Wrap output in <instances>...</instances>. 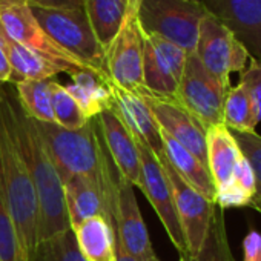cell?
I'll use <instances>...</instances> for the list:
<instances>
[{"mask_svg":"<svg viewBox=\"0 0 261 261\" xmlns=\"http://www.w3.org/2000/svg\"><path fill=\"white\" fill-rule=\"evenodd\" d=\"M0 114L20 154L34 185L39 206V244L71 230L63 181L37 130L36 120L30 118L16 94L0 83Z\"/></svg>","mask_w":261,"mask_h":261,"instance_id":"6da1fadb","label":"cell"},{"mask_svg":"<svg viewBox=\"0 0 261 261\" xmlns=\"http://www.w3.org/2000/svg\"><path fill=\"white\" fill-rule=\"evenodd\" d=\"M36 126L62 181L74 175L86 177L115 206L118 172L101 140L97 118L75 130L43 121H36Z\"/></svg>","mask_w":261,"mask_h":261,"instance_id":"7a4b0ae2","label":"cell"},{"mask_svg":"<svg viewBox=\"0 0 261 261\" xmlns=\"http://www.w3.org/2000/svg\"><path fill=\"white\" fill-rule=\"evenodd\" d=\"M0 186L30 261L39 247V206L28 169L0 114Z\"/></svg>","mask_w":261,"mask_h":261,"instance_id":"3957f363","label":"cell"},{"mask_svg":"<svg viewBox=\"0 0 261 261\" xmlns=\"http://www.w3.org/2000/svg\"><path fill=\"white\" fill-rule=\"evenodd\" d=\"M31 11L42 30L60 48L108 79L105 71V49L92 31L85 8L51 10L31 7Z\"/></svg>","mask_w":261,"mask_h":261,"instance_id":"277c9868","label":"cell"},{"mask_svg":"<svg viewBox=\"0 0 261 261\" xmlns=\"http://www.w3.org/2000/svg\"><path fill=\"white\" fill-rule=\"evenodd\" d=\"M206 14L203 2L192 0H140L136 11L143 33L159 36L188 54L195 51L200 23Z\"/></svg>","mask_w":261,"mask_h":261,"instance_id":"5b68a950","label":"cell"},{"mask_svg":"<svg viewBox=\"0 0 261 261\" xmlns=\"http://www.w3.org/2000/svg\"><path fill=\"white\" fill-rule=\"evenodd\" d=\"M229 89L203 66L195 53H189L174 100L207 129L223 124V105Z\"/></svg>","mask_w":261,"mask_h":261,"instance_id":"8992f818","label":"cell"},{"mask_svg":"<svg viewBox=\"0 0 261 261\" xmlns=\"http://www.w3.org/2000/svg\"><path fill=\"white\" fill-rule=\"evenodd\" d=\"M194 53L203 66L229 88L230 74L243 72L250 57L237 36L211 13L200 23Z\"/></svg>","mask_w":261,"mask_h":261,"instance_id":"52a82bcc","label":"cell"},{"mask_svg":"<svg viewBox=\"0 0 261 261\" xmlns=\"http://www.w3.org/2000/svg\"><path fill=\"white\" fill-rule=\"evenodd\" d=\"M105 71L109 82L126 91L143 86V33L136 11H129L118 34L105 49Z\"/></svg>","mask_w":261,"mask_h":261,"instance_id":"ba28073f","label":"cell"},{"mask_svg":"<svg viewBox=\"0 0 261 261\" xmlns=\"http://www.w3.org/2000/svg\"><path fill=\"white\" fill-rule=\"evenodd\" d=\"M0 27L14 42L57 62L69 69V74L77 69H91L79 59L60 48L37 23L31 7L27 2H2L0 4ZM94 71V69H91ZM98 74V72H97Z\"/></svg>","mask_w":261,"mask_h":261,"instance_id":"9c48e42d","label":"cell"},{"mask_svg":"<svg viewBox=\"0 0 261 261\" xmlns=\"http://www.w3.org/2000/svg\"><path fill=\"white\" fill-rule=\"evenodd\" d=\"M157 159L169 181L172 198H174V206H175L177 218H178V223L185 237L186 249H188L189 256H192L200 250L204 241V237L207 233L211 218L215 212L217 204L214 201H209L200 192H197L192 186H189L169 165L165 154H162Z\"/></svg>","mask_w":261,"mask_h":261,"instance_id":"30bf717a","label":"cell"},{"mask_svg":"<svg viewBox=\"0 0 261 261\" xmlns=\"http://www.w3.org/2000/svg\"><path fill=\"white\" fill-rule=\"evenodd\" d=\"M143 33V31H142ZM188 53L154 34L143 33V86L157 97L175 98Z\"/></svg>","mask_w":261,"mask_h":261,"instance_id":"8fae6325","label":"cell"},{"mask_svg":"<svg viewBox=\"0 0 261 261\" xmlns=\"http://www.w3.org/2000/svg\"><path fill=\"white\" fill-rule=\"evenodd\" d=\"M137 142L139 151H140V160H142V177L139 189L146 195L148 201L152 204L159 220L162 221L171 243L178 250L180 256H189L185 237L177 218L172 191L169 186V181L166 178V174L157 159V155L148 148L145 143Z\"/></svg>","mask_w":261,"mask_h":261,"instance_id":"7c38bea8","label":"cell"},{"mask_svg":"<svg viewBox=\"0 0 261 261\" xmlns=\"http://www.w3.org/2000/svg\"><path fill=\"white\" fill-rule=\"evenodd\" d=\"M139 92L148 103L162 133L174 139L207 166L206 129L174 98L157 97L145 89Z\"/></svg>","mask_w":261,"mask_h":261,"instance_id":"4fadbf2b","label":"cell"},{"mask_svg":"<svg viewBox=\"0 0 261 261\" xmlns=\"http://www.w3.org/2000/svg\"><path fill=\"white\" fill-rule=\"evenodd\" d=\"M115 238L139 261H151L155 258V252L142 217L134 186L118 175V189L115 201Z\"/></svg>","mask_w":261,"mask_h":261,"instance_id":"5bb4252c","label":"cell"},{"mask_svg":"<svg viewBox=\"0 0 261 261\" xmlns=\"http://www.w3.org/2000/svg\"><path fill=\"white\" fill-rule=\"evenodd\" d=\"M95 118L98 121L105 148L118 175L134 188H139L142 177V160L134 136L112 109L103 111Z\"/></svg>","mask_w":261,"mask_h":261,"instance_id":"9a60e30c","label":"cell"},{"mask_svg":"<svg viewBox=\"0 0 261 261\" xmlns=\"http://www.w3.org/2000/svg\"><path fill=\"white\" fill-rule=\"evenodd\" d=\"M203 5L237 36L250 57L261 59V0H203Z\"/></svg>","mask_w":261,"mask_h":261,"instance_id":"2e32d148","label":"cell"},{"mask_svg":"<svg viewBox=\"0 0 261 261\" xmlns=\"http://www.w3.org/2000/svg\"><path fill=\"white\" fill-rule=\"evenodd\" d=\"M112 94V111L130 130L136 140L145 143L151 151L160 157L163 154V142L160 127L140 92L126 91L114 86L109 82Z\"/></svg>","mask_w":261,"mask_h":261,"instance_id":"e0dca14e","label":"cell"},{"mask_svg":"<svg viewBox=\"0 0 261 261\" xmlns=\"http://www.w3.org/2000/svg\"><path fill=\"white\" fill-rule=\"evenodd\" d=\"M63 191L71 229L83 220L95 215L105 217L114 226L115 206L105 197L94 181L86 177L74 175L63 181Z\"/></svg>","mask_w":261,"mask_h":261,"instance_id":"ac0fdd59","label":"cell"},{"mask_svg":"<svg viewBox=\"0 0 261 261\" xmlns=\"http://www.w3.org/2000/svg\"><path fill=\"white\" fill-rule=\"evenodd\" d=\"M0 40L11 69V83L20 80H53L60 72L69 74L68 68L11 40L4 33L2 27H0Z\"/></svg>","mask_w":261,"mask_h":261,"instance_id":"d6986e66","label":"cell"},{"mask_svg":"<svg viewBox=\"0 0 261 261\" xmlns=\"http://www.w3.org/2000/svg\"><path fill=\"white\" fill-rule=\"evenodd\" d=\"M207 168L215 185V192L232 181L233 169L243 157L240 148L224 124H215L206 129Z\"/></svg>","mask_w":261,"mask_h":261,"instance_id":"ffe728a7","label":"cell"},{"mask_svg":"<svg viewBox=\"0 0 261 261\" xmlns=\"http://www.w3.org/2000/svg\"><path fill=\"white\" fill-rule=\"evenodd\" d=\"M71 230L79 252L86 261H115V227L105 217H89Z\"/></svg>","mask_w":261,"mask_h":261,"instance_id":"44dd1931","label":"cell"},{"mask_svg":"<svg viewBox=\"0 0 261 261\" xmlns=\"http://www.w3.org/2000/svg\"><path fill=\"white\" fill-rule=\"evenodd\" d=\"M69 77L72 82L65 88L88 120L95 118L103 111L112 108V94L106 77L91 69H77L71 72Z\"/></svg>","mask_w":261,"mask_h":261,"instance_id":"7402d4cb","label":"cell"},{"mask_svg":"<svg viewBox=\"0 0 261 261\" xmlns=\"http://www.w3.org/2000/svg\"><path fill=\"white\" fill-rule=\"evenodd\" d=\"M162 142L163 154L175 172L204 198L215 203V185L207 166L165 133H162Z\"/></svg>","mask_w":261,"mask_h":261,"instance_id":"603a6c76","label":"cell"},{"mask_svg":"<svg viewBox=\"0 0 261 261\" xmlns=\"http://www.w3.org/2000/svg\"><path fill=\"white\" fill-rule=\"evenodd\" d=\"M83 8L97 40L106 49L129 13V0H85Z\"/></svg>","mask_w":261,"mask_h":261,"instance_id":"cb8c5ba5","label":"cell"},{"mask_svg":"<svg viewBox=\"0 0 261 261\" xmlns=\"http://www.w3.org/2000/svg\"><path fill=\"white\" fill-rule=\"evenodd\" d=\"M49 82L51 80H20L13 83L19 105L23 112L36 121L54 123Z\"/></svg>","mask_w":261,"mask_h":261,"instance_id":"d4e9b609","label":"cell"},{"mask_svg":"<svg viewBox=\"0 0 261 261\" xmlns=\"http://www.w3.org/2000/svg\"><path fill=\"white\" fill-rule=\"evenodd\" d=\"M223 124L237 133H253L256 121L246 88L238 83L226 94L223 105Z\"/></svg>","mask_w":261,"mask_h":261,"instance_id":"484cf974","label":"cell"},{"mask_svg":"<svg viewBox=\"0 0 261 261\" xmlns=\"http://www.w3.org/2000/svg\"><path fill=\"white\" fill-rule=\"evenodd\" d=\"M186 261H235L226 235L223 209L218 206L211 218V224L200 250L192 256H185Z\"/></svg>","mask_w":261,"mask_h":261,"instance_id":"4316f807","label":"cell"},{"mask_svg":"<svg viewBox=\"0 0 261 261\" xmlns=\"http://www.w3.org/2000/svg\"><path fill=\"white\" fill-rule=\"evenodd\" d=\"M49 94H51V105H53L56 124L68 130H75V129L83 127L89 121L83 115L77 101L66 91L65 85L53 79L49 82Z\"/></svg>","mask_w":261,"mask_h":261,"instance_id":"83f0119b","label":"cell"},{"mask_svg":"<svg viewBox=\"0 0 261 261\" xmlns=\"http://www.w3.org/2000/svg\"><path fill=\"white\" fill-rule=\"evenodd\" d=\"M0 261H30L0 186Z\"/></svg>","mask_w":261,"mask_h":261,"instance_id":"f1b7e54d","label":"cell"},{"mask_svg":"<svg viewBox=\"0 0 261 261\" xmlns=\"http://www.w3.org/2000/svg\"><path fill=\"white\" fill-rule=\"evenodd\" d=\"M34 261H86L75 244L72 230L51 240L42 241L37 247Z\"/></svg>","mask_w":261,"mask_h":261,"instance_id":"f546056e","label":"cell"},{"mask_svg":"<svg viewBox=\"0 0 261 261\" xmlns=\"http://www.w3.org/2000/svg\"><path fill=\"white\" fill-rule=\"evenodd\" d=\"M241 155L249 162L255 175V197H261V136L253 133L230 130Z\"/></svg>","mask_w":261,"mask_h":261,"instance_id":"4dcf8cb0","label":"cell"},{"mask_svg":"<svg viewBox=\"0 0 261 261\" xmlns=\"http://www.w3.org/2000/svg\"><path fill=\"white\" fill-rule=\"evenodd\" d=\"M240 83L246 88L250 98L256 124L261 121V59L250 57L249 66L241 72Z\"/></svg>","mask_w":261,"mask_h":261,"instance_id":"1f68e13d","label":"cell"},{"mask_svg":"<svg viewBox=\"0 0 261 261\" xmlns=\"http://www.w3.org/2000/svg\"><path fill=\"white\" fill-rule=\"evenodd\" d=\"M253 197L255 195H252L247 191H244L235 181H230L229 185H226L224 188H221V189H218L215 192V204L220 209L249 206Z\"/></svg>","mask_w":261,"mask_h":261,"instance_id":"d6a6232c","label":"cell"},{"mask_svg":"<svg viewBox=\"0 0 261 261\" xmlns=\"http://www.w3.org/2000/svg\"><path fill=\"white\" fill-rule=\"evenodd\" d=\"M232 181H235L238 186H241L249 194L255 195V175H253V171H252L249 162L244 157H241L238 160V163L233 169Z\"/></svg>","mask_w":261,"mask_h":261,"instance_id":"836d02e7","label":"cell"},{"mask_svg":"<svg viewBox=\"0 0 261 261\" xmlns=\"http://www.w3.org/2000/svg\"><path fill=\"white\" fill-rule=\"evenodd\" d=\"M243 261H261V233L250 229L243 240Z\"/></svg>","mask_w":261,"mask_h":261,"instance_id":"e575fe53","label":"cell"},{"mask_svg":"<svg viewBox=\"0 0 261 261\" xmlns=\"http://www.w3.org/2000/svg\"><path fill=\"white\" fill-rule=\"evenodd\" d=\"M27 4L30 7L62 10V8H83L85 0H27Z\"/></svg>","mask_w":261,"mask_h":261,"instance_id":"d590c367","label":"cell"},{"mask_svg":"<svg viewBox=\"0 0 261 261\" xmlns=\"http://www.w3.org/2000/svg\"><path fill=\"white\" fill-rule=\"evenodd\" d=\"M0 83H11V69L8 65L2 40H0Z\"/></svg>","mask_w":261,"mask_h":261,"instance_id":"8d00e7d4","label":"cell"},{"mask_svg":"<svg viewBox=\"0 0 261 261\" xmlns=\"http://www.w3.org/2000/svg\"><path fill=\"white\" fill-rule=\"evenodd\" d=\"M115 261H139V259L134 258L130 253H127L124 250V247L117 241V258H115Z\"/></svg>","mask_w":261,"mask_h":261,"instance_id":"74e56055","label":"cell"},{"mask_svg":"<svg viewBox=\"0 0 261 261\" xmlns=\"http://www.w3.org/2000/svg\"><path fill=\"white\" fill-rule=\"evenodd\" d=\"M249 206H252L255 211H258L261 214V197H253Z\"/></svg>","mask_w":261,"mask_h":261,"instance_id":"f35d334b","label":"cell"},{"mask_svg":"<svg viewBox=\"0 0 261 261\" xmlns=\"http://www.w3.org/2000/svg\"><path fill=\"white\" fill-rule=\"evenodd\" d=\"M140 0H129V11H137Z\"/></svg>","mask_w":261,"mask_h":261,"instance_id":"ab89813d","label":"cell"},{"mask_svg":"<svg viewBox=\"0 0 261 261\" xmlns=\"http://www.w3.org/2000/svg\"><path fill=\"white\" fill-rule=\"evenodd\" d=\"M2 2H27V0H0V4Z\"/></svg>","mask_w":261,"mask_h":261,"instance_id":"60d3db41","label":"cell"},{"mask_svg":"<svg viewBox=\"0 0 261 261\" xmlns=\"http://www.w3.org/2000/svg\"><path fill=\"white\" fill-rule=\"evenodd\" d=\"M151 261H162V259H159V256H155V258H152ZM180 261H186V258H185V256H180Z\"/></svg>","mask_w":261,"mask_h":261,"instance_id":"b9f144b4","label":"cell"},{"mask_svg":"<svg viewBox=\"0 0 261 261\" xmlns=\"http://www.w3.org/2000/svg\"><path fill=\"white\" fill-rule=\"evenodd\" d=\"M192 2H203V0H192Z\"/></svg>","mask_w":261,"mask_h":261,"instance_id":"7bdbcfd3","label":"cell"}]
</instances>
